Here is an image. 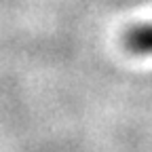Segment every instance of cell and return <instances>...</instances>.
<instances>
[{"instance_id": "cell-1", "label": "cell", "mask_w": 152, "mask_h": 152, "mask_svg": "<svg viewBox=\"0 0 152 152\" xmlns=\"http://www.w3.org/2000/svg\"><path fill=\"white\" fill-rule=\"evenodd\" d=\"M123 47L131 55L150 57L152 55V21L135 23V26L127 28L123 34Z\"/></svg>"}]
</instances>
